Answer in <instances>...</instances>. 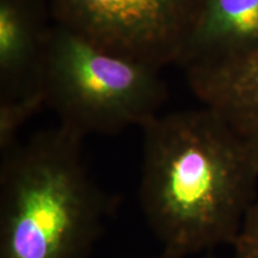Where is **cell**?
<instances>
[{"label": "cell", "instance_id": "obj_5", "mask_svg": "<svg viewBox=\"0 0 258 258\" xmlns=\"http://www.w3.org/2000/svg\"><path fill=\"white\" fill-rule=\"evenodd\" d=\"M48 16V0H0V99L41 89L42 62L53 27Z\"/></svg>", "mask_w": 258, "mask_h": 258}, {"label": "cell", "instance_id": "obj_7", "mask_svg": "<svg viewBox=\"0 0 258 258\" xmlns=\"http://www.w3.org/2000/svg\"><path fill=\"white\" fill-rule=\"evenodd\" d=\"M188 84L203 106L247 138L258 134V53L186 69Z\"/></svg>", "mask_w": 258, "mask_h": 258}, {"label": "cell", "instance_id": "obj_10", "mask_svg": "<svg viewBox=\"0 0 258 258\" xmlns=\"http://www.w3.org/2000/svg\"><path fill=\"white\" fill-rule=\"evenodd\" d=\"M246 140L247 143H249L251 152H252L254 159H256L258 164V134H254L252 137H247Z\"/></svg>", "mask_w": 258, "mask_h": 258}, {"label": "cell", "instance_id": "obj_2", "mask_svg": "<svg viewBox=\"0 0 258 258\" xmlns=\"http://www.w3.org/2000/svg\"><path fill=\"white\" fill-rule=\"evenodd\" d=\"M83 137L57 125L0 164V258H89L117 201L91 178Z\"/></svg>", "mask_w": 258, "mask_h": 258}, {"label": "cell", "instance_id": "obj_11", "mask_svg": "<svg viewBox=\"0 0 258 258\" xmlns=\"http://www.w3.org/2000/svg\"><path fill=\"white\" fill-rule=\"evenodd\" d=\"M152 258H189V257H176V256H171V254H167V253H161L160 256H157V257H152ZM201 258H213L211 256H203Z\"/></svg>", "mask_w": 258, "mask_h": 258}, {"label": "cell", "instance_id": "obj_9", "mask_svg": "<svg viewBox=\"0 0 258 258\" xmlns=\"http://www.w3.org/2000/svg\"><path fill=\"white\" fill-rule=\"evenodd\" d=\"M232 246L235 258H258V198L250 206Z\"/></svg>", "mask_w": 258, "mask_h": 258}, {"label": "cell", "instance_id": "obj_4", "mask_svg": "<svg viewBox=\"0 0 258 258\" xmlns=\"http://www.w3.org/2000/svg\"><path fill=\"white\" fill-rule=\"evenodd\" d=\"M54 23L163 69L177 63L200 0H48Z\"/></svg>", "mask_w": 258, "mask_h": 258}, {"label": "cell", "instance_id": "obj_3", "mask_svg": "<svg viewBox=\"0 0 258 258\" xmlns=\"http://www.w3.org/2000/svg\"><path fill=\"white\" fill-rule=\"evenodd\" d=\"M161 69L99 47L53 22L40 73L60 125L80 137L143 128L167 99Z\"/></svg>", "mask_w": 258, "mask_h": 258}, {"label": "cell", "instance_id": "obj_1", "mask_svg": "<svg viewBox=\"0 0 258 258\" xmlns=\"http://www.w3.org/2000/svg\"><path fill=\"white\" fill-rule=\"evenodd\" d=\"M141 129L140 205L163 252L191 257L232 245L256 200L246 138L207 106L159 114Z\"/></svg>", "mask_w": 258, "mask_h": 258}, {"label": "cell", "instance_id": "obj_8", "mask_svg": "<svg viewBox=\"0 0 258 258\" xmlns=\"http://www.w3.org/2000/svg\"><path fill=\"white\" fill-rule=\"evenodd\" d=\"M44 105L46 96L42 89L15 98L0 99V154L17 144L21 128Z\"/></svg>", "mask_w": 258, "mask_h": 258}, {"label": "cell", "instance_id": "obj_6", "mask_svg": "<svg viewBox=\"0 0 258 258\" xmlns=\"http://www.w3.org/2000/svg\"><path fill=\"white\" fill-rule=\"evenodd\" d=\"M258 53V0H200L177 64L190 69Z\"/></svg>", "mask_w": 258, "mask_h": 258}]
</instances>
